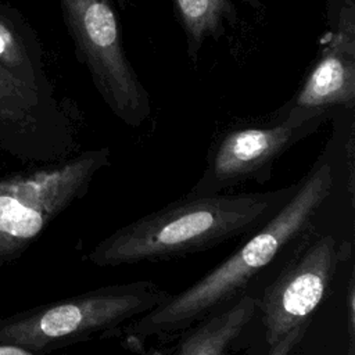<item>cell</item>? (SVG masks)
Segmentation results:
<instances>
[{
	"instance_id": "1",
	"label": "cell",
	"mask_w": 355,
	"mask_h": 355,
	"mask_svg": "<svg viewBox=\"0 0 355 355\" xmlns=\"http://www.w3.org/2000/svg\"><path fill=\"white\" fill-rule=\"evenodd\" d=\"M331 189V166L320 162L297 183L293 196L240 248L191 286L171 294L164 304L128 324L126 338L132 344L169 338L245 294L261 273L311 232Z\"/></svg>"
},
{
	"instance_id": "2",
	"label": "cell",
	"mask_w": 355,
	"mask_h": 355,
	"mask_svg": "<svg viewBox=\"0 0 355 355\" xmlns=\"http://www.w3.org/2000/svg\"><path fill=\"white\" fill-rule=\"evenodd\" d=\"M297 184L262 193L187 194L98 241L89 262L98 268L159 262L254 233L293 196Z\"/></svg>"
},
{
	"instance_id": "3",
	"label": "cell",
	"mask_w": 355,
	"mask_h": 355,
	"mask_svg": "<svg viewBox=\"0 0 355 355\" xmlns=\"http://www.w3.org/2000/svg\"><path fill=\"white\" fill-rule=\"evenodd\" d=\"M169 295L151 280L108 284L0 319V343L50 352L105 337L159 306Z\"/></svg>"
},
{
	"instance_id": "4",
	"label": "cell",
	"mask_w": 355,
	"mask_h": 355,
	"mask_svg": "<svg viewBox=\"0 0 355 355\" xmlns=\"http://www.w3.org/2000/svg\"><path fill=\"white\" fill-rule=\"evenodd\" d=\"M111 164L110 148H93L0 179V266L17 259Z\"/></svg>"
},
{
	"instance_id": "5",
	"label": "cell",
	"mask_w": 355,
	"mask_h": 355,
	"mask_svg": "<svg viewBox=\"0 0 355 355\" xmlns=\"http://www.w3.org/2000/svg\"><path fill=\"white\" fill-rule=\"evenodd\" d=\"M76 58L86 67L108 110L132 128L151 114L147 89L139 79L123 46L111 0H58Z\"/></svg>"
},
{
	"instance_id": "6",
	"label": "cell",
	"mask_w": 355,
	"mask_h": 355,
	"mask_svg": "<svg viewBox=\"0 0 355 355\" xmlns=\"http://www.w3.org/2000/svg\"><path fill=\"white\" fill-rule=\"evenodd\" d=\"M280 268L277 276L257 297V312L269 345L294 327L311 320L323 301L343 262L352 252L349 241L333 234H304Z\"/></svg>"
},
{
	"instance_id": "7",
	"label": "cell",
	"mask_w": 355,
	"mask_h": 355,
	"mask_svg": "<svg viewBox=\"0 0 355 355\" xmlns=\"http://www.w3.org/2000/svg\"><path fill=\"white\" fill-rule=\"evenodd\" d=\"M330 115L277 118L273 125L227 132L208 157L191 196L225 193L250 180L265 182L275 161L297 141L312 135Z\"/></svg>"
},
{
	"instance_id": "8",
	"label": "cell",
	"mask_w": 355,
	"mask_h": 355,
	"mask_svg": "<svg viewBox=\"0 0 355 355\" xmlns=\"http://www.w3.org/2000/svg\"><path fill=\"white\" fill-rule=\"evenodd\" d=\"M69 118L54 93L36 90L0 67V151L28 162L68 158Z\"/></svg>"
},
{
	"instance_id": "9",
	"label": "cell",
	"mask_w": 355,
	"mask_h": 355,
	"mask_svg": "<svg viewBox=\"0 0 355 355\" xmlns=\"http://www.w3.org/2000/svg\"><path fill=\"white\" fill-rule=\"evenodd\" d=\"M326 46L304 83L277 118L333 115L336 108H354L355 101V7L354 0L334 1L330 8Z\"/></svg>"
},
{
	"instance_id": "10",
	"label": "cell",
	"mask_w": 355,
	"mask_h": 355,
	"mask_svg": "<svg viewBox=\"0 0 355 355\" xmlns=\"http://www.w3.org/2000/svg\"><path fill=\"white\" fill-rule=\"evenodd\" d=\"M0 67L36 90L54 93L36 32L6 0H0Z\"/></svg>"
},
{
	"instance_id": "11",
	"label": "cell",
	"mask_w": 355,
	"mask_h": 355,
	"mask_svg": "<svg viewBox=\"0 0 355 355\" xmlns=\"http://www.w3.org/2000/svg\"><path fill=\"white\" fill-rule=\"evenodd\" d=\"M257 313V297L243 294L183 331L172 355H227Z\"/></svg>"
},
{
	"instance_id": "12",
	"label": "cell",
	"mask_w": 355,
	"mask_h": 355,
	"mask_svg": "<svg viewBox=\"0 0 355 355\" xmlns=\"http://www.w3.org/2000/svg\"><path fill=\"white\" fill-rule=\"evenodd\" d=\"M173 6L184 33L187 57L196 67L205 40H219L226 26L234 24L236 8L230 0H173Z\"/></svg>"
},
{
	"instance_id": "13",
	"label": "cell",
	"mask_w": 355,
	"mask_h": 355,
	"mask_svg": "<svg viewBox=\"0 0 355 355\" xmlns=\"http://www.w3.org/2000/svg\"><path fill=\"white\" fill-rule=\"evenodd\" d=\"M311 320L294 327L293 330H290L287 334H284L279 341H276L275 344L269 345L270 351L269 355H290L291 351L294 349V347L301 341V338L304 337L306 327L309 326Z\"/></svg>"
},
{
	"instance_id": "14",
	"label": "cell",
	"mask_w": 355,
	"mask_h": 355,
	"mask_svg": "<svg viewBox=\"0 0 355 355\" xmlns=\"http://www.w3.org/2000/svg\"><path fill=\"white\" fill-rule=\"evenodd\" d=\"M345 313H347V326L349 340H355V283L354 279H349L347 298H345Z\"/></svg>"
},
{
	"instance_id": "15",
	"label": "cell",
	"mask_w": 355,
	"mask_h": 355,
	"mask_svg": "<svg viewBox=\"0 0 355 355\" xmlns=\"http://www.w3.org/2000/svg\"><path fill=\"white\" fill-rule=\"evenodd\" d=\"M0 355H51L50 352L33 351L25 347L14 345V344H3L0 343Z\"/></svg>"
},
{
	"instance_id": "16",
	"label": "cell",
	"mask_w": 355,
	"mask_h": 355,
	"mask_svg": "<svg viewBox=\"0 0 355 355\" xmlns=\"http://www.w3.org/2000/svg\"><path fill=\"white\" fill-rule=\"evenodd\" d=\"M347 355H355V340H349Z\"/></svg>"
}]
</instances>
